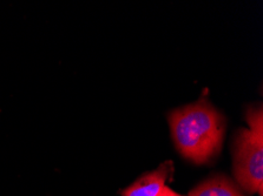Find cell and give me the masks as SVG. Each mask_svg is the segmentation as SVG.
Segmentation results:
<instances>
[{"label": "cell", "mask_w": 263, "mask_h": 196, "mask_svg": "<svg viewBox=\"0 0 263 196\" xmlns=\"http://www.w3.org/2000/svg\"><path fill=\"white\" fill-rule=\"evenodd\" d=\"M159 196H182V195H179V194H177L176 191H174L173 189H170L169 187H165L164 189H163V191H162V194L159 195Z\"/></svg>", "instance_id": "5"}, {"label": "cell", "mask_w": 263, "mask_h": 196, "mask_svg": "<svg viewBox=\"0 0 263 196\" xmlns=\"http://www.w3.org/2000/svg\"><path fill=\"white\" fill-rule=\"evenodd\" d=\"M189 196H246L224 175H214L195 187Z\"/></svg>", "instance_id": "4"}, {"label": "cell", "mask_w": 263, "mask_h": 196, "mask_svg": "<svg viewBox=\"0 0 263 196\" xmlns=\"http://www.w3.org/2000/svg\"><path fill=\"white\" fill-rule=\"evenodd\" d=\"M203 92L196 102L170 112L168 121L177 150L196 165L210 162L220 154L226 120Z\"/></svg>", "instance_id": "1"}, {"label": "cell", "mask_w": 263, "mask_h": 196, "mask_svg": "<svg viewBox=\"0 0 263 196\" xmlns=\"http://www.w3.org/2000/svg\"><path fill=\"white\" fill-rule=\"evenodd\" d=\"M248 128H241L234 140V175L243 190L263 195V112L262 105L246 113Z\"/></svg>", "instance_id": "2"}, {"label": "cell", "mask_w": 263, "mask_h": 196, "mask_svg": "<svg viewBox=\"0 0 263 196\" xmlns=\"http://www.w3.org/2000/svg\"><path fill=\"white\" fill-rule=\"evenodd\" d=\"M174 162L165 161L157 169L150 171L123 191V196H159L173 178Z\"/></svg>", "instance_id": "3"}]
</instances>
